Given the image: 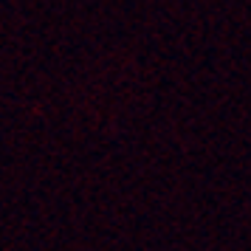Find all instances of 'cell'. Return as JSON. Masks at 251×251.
<instances>
[]
</instances>
